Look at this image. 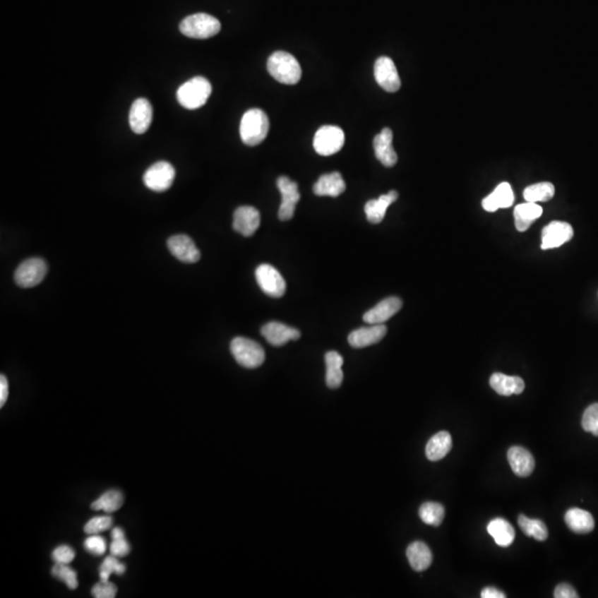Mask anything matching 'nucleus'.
<instances>
[{
  "mask_svg": "<svg viewBox=\"0 0 598 598\" xmlns=\"http://www.w3.org/2000/svg\"><path fill=\"white\" fill-rule=\"evenodd\" d=\"M112 518L109 515L95 516L85 524V532L87 534H100L108 531L112 527Z\"/></svg>",
  "mask_w": 598,
  "mask_h": 598,
  "instance_id": "obj_39",
  "label": "nucleus"
},
{
  "mask_svg": "<svg viewBox=\"0 0 598 598\" xmlns=\"http://www.w3.org/2000/svg\"><path fill=\"white\" fill-rule=\"evenodd\" d=\"M326 361V383L330 389L340 387L344 381V373L342 367L344 365V358L337 352H328L325 356Z\"/></svg>",
  "mask_w": 598,
  "mask_h": 598,
  "instance_id": "obj_30",
  "label": "nucleus"
},
{
  "mask_svg": "<svg viewBox=\"0 0 598 598\" xmlns=\"http://www.w3.org/2000/svg\"><path fill=\"white\" fill-rule=\"evenodd\" d=\"M555 598H578V592L570 584H560L554 591Z\"/></svg>",
  "mask_w": 598,
  "mask_h": 598,
  "instance_id": "obj_43",
  "label": "nucleus"
},
{
  "mask_svg": "<svg viewBox=\"0 0 598 598\" xmlns=\"http://www.w3.org/2000/svg\"><path fill=\"white\" fill-rule=\"evenodd\" d=\"M261 333L268 344L275 347L284 346L288 342L301 338V331L298 329L277 321H270L264 325L261 329Z\"/></svg>",
  "mask_w": 598,
  "mask_h": 598,
  "instance_id": "obj_16",
  "label": "nucleus"
},
{
  "mask_svg": "<svg viewBox=\"0 0 598 598\" xmlns=\"http://www.w3.org/2000/svg\"><path fill=\"white\" fill-rule=\"evenodd\" d=\"M124 573H126V565L124 563H121L118 560V557L113 556V555L107 557L106 560L103 561L100 566V570H99L100 580H103V582L109 580V578H110L112 574L124 575Z\"/></svg>",
  "mask_w": 598,
  "mask_h": 598,
  "instance_id": "obj_36",
  "label": "nucleus"
},
{
  "mask_svg": "<svg viewBox=\"0 0 598 598\" xmlns=\"http://www.w3.org/2000/svg\"><path fill=\"white\" fill-rule=\"evenodd\" d=\"M481 597L482 598H506V595L503 592L498 591V588L486 587L481 592Z\"/></svg>",
  "mask_w": 598,
  "mask_h": 598,
  "instance_id": "obj_45",
  "label": "nucleus"
},
{
  "mask_svg": "<svg viewBox=\"0 0 598 598\" xmlns=\"http://www.w3.org/2000/svg\"><path fill=\"white\" fill-rule=\"evenodd\" d=\"M401 307L402 301L400 298H385L364 315V321L369 325L385 324V321H389L400 311Z\"/></svg>",
  "mask_w": 598,
  "mask_h": 598,
  "instance_id": "obj_18",
  "label": "nucleus"
},
{
  "mask_svg": "<svg viewBox=\"0 0 598 598\" xmlns=\"http://www.w3.org/2000/svg\"><path fill=\"white\" fill-rule=\"evenodd\" d=\"M167 247L173 256L186 264H194L201 258V252L196 243L186 235H175L169 237Z\"/></svg>",
  "mask_w": 598,
  "mask_h": 598,
  "instance_id": "obj_13",
  "label": "nucleus"
},
{
  "mask_svg": "<svg viewBox=\"0 0 598 598\" xmlns=\"http://www.w3.org/2000/svg\"><path fill=\"white\" fill-rule=\"evenodd\" d=\"M175 169L167 161H160L151 165L143 175L144 185L155 192H165L172 186Z\"/></svg>",
  "mask_w": 598,
  "mask_h": 598,
  "instance_id": "obj_8",
  "label": "nucleus"
},
{
  "mask_svg": "<svg viewBox=\"0 0 598 598\" xmlns=\"http://www.w3.org/2000/svg\"><path fill=\"white\" fill-rule=\"evenodd\" d=\"M574 231L566 222L554 221L545 226L542 232V249H552L562 246L572 239Z\"/></svg>",
  "mask_w": 598,
  "mask_h": 598,
  "instance_id": "obj_12",
  "label": "nucleus"
},
{
  "mask_svg": "<svg viewBox=\"0 0 598 598\" xmlns=\"http://www.w3.org/2000/svg\"><path fill=\"white\" fill-rule=\"evenodd\" d=\"M375 79L378 85L387 92H397L401 87V80L395 62L389 56H381L375 62Z\"/></svg>",
  "mask_w": 598,
  "mask_h": 598,
  "instance_id": "obj_11",
  "label": "nucleus"
},
{
  "mask_svg": "<svg viewBox=\"0 0 598 598\" xmlns=\"http://www.w3.org/2000/svg\"><path fill=\"white\" fill-rule=\"evenodd\" d=\"M582 428L584 431L598 436V403H593L584 411Z\"/></svg>",
  "mask_w": 598,
  "mask_h": 598,
  "instance_id": "obj_38",
  "label": "nucleus"
},
{
  "mask_svg": "<svg viewBox=\"0 0 598 598\" xmlns=\"http://www.w3.org/2000/svg\"><path fill=\"white\" fill-rule=\"evenodd\" d=\"M268 70L270 75L284 85H296L301 78V68L293 54L276 52L268 58Z\"/></svg>",
  "mask_w": 598,
  "mask_h": 598,
  "instance_id": "obj_3",
  "label": "nucleus"
},
{
  "mask_svg": "<svg viewBox=\"0 0 598 598\" xmlns=\"http://www.w3.org/2000/svg\"><path fill=\"white\" fill-rule=\"evenodd\" d=\"M489 534L496 541V544L501 547H508L512 545L515 539V531L511 524L506 520L496 518L492 520L486 527Z\"/></svg>",
  "mask_w": 598,
  "mask_h": 598,
  "instance_id": "obj_28",
  "label": "nucleus"
},
{
  "mask_svg": "<svg viewBox=\"0 0 598 598\" xmlns=\"http://www.w3.org/2000/svg\"><path fill=\"white\" fill-rule=\"evenodd\" d=\"M48 265L42 258L32 257L19 265L16 270L15 282L23 288H31L39 285L46 277Z\"/></svg>",
  "mask_w": 598,
  "mask_h": 598,
  "instance_id": "obj_7",
  "label": "nucleus"
},
{
  "mask_svg": "<svg viewBox=\"0 0 598 598\" xmlns=\"http://www.w3.org/2000/svg\"><path fill=\"white\" fill-rule=\"evenodd\" d=\"M91 593L95 598H113L116 597V593H118V587H116V584L111 583L109 580H107V582L100 580L99 583L93 586Z\"/></svg>",
  "mask_w": 598,
  "mask_h": 598,
  "instance_id": "obj_41",
  "label": "nucleus"
},
{
  "mask_svg": "<svg viewBox=\"0 0 598 598\" xmlns=\"http://www.w3.org/2000/svg\"><path fill=\"white\" fill-rule=\"evenodd\" d=\"M261 225V214L253 206H241L234 212L233 229L243 237H252Z\"/></svg>",
  "mask_w": 598,
  "mask_h": 598,
  "instance_id": "obj_14",
  "label": "nucleus"
},
{
  "mask_svg": "<svg viewBox=\"0 0 598 598\" xmlns=\"http://www.w3.org/2000/svg\"><path fill=\"white\" fill-rule=\"evenodd\" d=\"M543 208L537 203L527 202L520 204L514 208V223L516 229L519 232H525L530 229V226L541 217Z\"/></svg>",
  "mask_w": 598,
  "mask_h": 598,
  "instance_id": "obj_27",
  "label": "nucleus"
},
{
  "mask_svg": "<svg viewBox=\"0 0 598 598\" xmlns=\"http://www.w3.org/2000/svg\"><path fill=\"white\" fill-rule=\"evenodd\" d=\"M451 449V434L447 431L438 432L426 443V455L430 461H439L443 459Z\"/></svg>",
  "mask_w": 598,
  "mask_h": 598,
  "instance_id": "obj_29",
  "label": "nucleus"
},
{
  "mask_svg": "<svg viewBox=\"0 0 598 598\" xmlns=\"http://www.w3.org/2000/svg\"><path fill=\"white\" fill-rule=\"evenodd\" d=\"M85 549L95 556H101L107 551L106 539L99 534L90 535L85 541Z\"/></svg>",
  "mask_w": 598,
  "mask_h": 598,
  "instance_id": "obj_40",
  "label": "nucleus"
},
{
  "mask_svg": "<svg viewBox=\"0 0 598 598\" xmlns=\"http://www.w3.org/2000/svg\"><path fill=\"white\" fill-rule=\"evenodd\" d=\"M270 131V120L261 109H251L241 116L239 134L243 143L255 147L262 143Z\"/></svg>",
  "mask_w": 598,
  "mask_h": 598,
  "instance_id": "obj_1",
  "label": "nucleus"
},
{
  "mask_svg": "<svg viewBox=\"0 0 598 598\" xmlns=\"http://www.w3.org/2000/svg\"><path fill=\"white\" fill-rule=\"evenodd\" d=\"M565 523L568 529L578 534H587L595 527V521L590 512L582 508H572L565 514Z\"/></svg>",
  "mask_w": 598,
  "mask_h": 598,
  "instance_id": "obj_25",
  "label": "nucleus"
},
{
  "mask_svg": "<svg viewBox=\"0 0 598 598\" xmlns=\"http://www.w3.org/2000/svg\"><path fill=\"white\" fill-rule=\"evenodd\" d=\"M393 131L389 128H383L373 139L376 157L387 167H393L398 161V155L393 147Z\"/></svg>",
  "mask_w": 598,
  "mask_h": 598,
  "instance_id": "obj_20",
  "label": "nucleus"
},
{
  "mask_svg": "<svg viewBox=\"0 0 598 598\" xmlns=\"http://www.w3.org/2000/svg\"><path fill=\"white\" fill-rule=\"evenodd\" d=\"M111 537H112V543L110 545L111 555L121 558V557H126V555L130 554L131 547L126 541L124 530L120 529V527H114L111 532Z\"/></svg>",
  "mask_w": 598,
  "mask_h": 598,
  "instance_id": "obj_35",
  "label": "nucleus"
},
{
  "mask_svg": "<svg viewBox=\"0 0 598 598\" xmlns=\"http://www.w3.org/2000/svg\"><path fill=\"white\" fill-rule=\"evenodd\" d=\"M233 357L241 367L255 369L265 361L264 348L258 342L244 337H237L231 342Z\"/></svg>",
  "mask_w": 598,
  "mask_h": 598,
  "instance_id": "obj_5",
  "label": "nucleus"
},
{
  "mask_svg": "<svg viewBox=\"0 0 598 598\" xmlns=\"http://www.w3.org/2000/svg\"><path fill=\"white\" fill-rule=\"evenodd\" d=\"M444 508L442 504L436 502H426L419 508V516L424 523L432 527H439L443 522Z\"/></svg>",
  "mask_w": 598,
  "mask_h": 598,
  "instance_id": "obj_34",
  "label": "nucleus"
},
{
  "mask_svg": "<svg viewBox=\"0 0 598 598\" xmlns=\"http://www.w3.org/2000/svg\"><path fill=\"white\" fill-rule=\"evenodd\" d=\"M212 85L206 78L194 77L183 83L177 91V102L188 110L203 107L211 97Z\"/></svg>",
  "mask_w": 598,
  "mask_h": 598,
  "instance_id": "obj_2",
  "label": "nucleus"
},
{
  "mask_svg": "<svg viewBox=\"0 0 598 598\" xmlns=\"http://www.w3.org/2000/svg\"><path fill=\"white\" fill-rule=\"evenodd\" d=\"M124 494L118 490H110L104 493L98 500L91 504V508L95 511H103L110 514L120 510L124 504Z\"/></svg>",
  "mask_w": 598,
  "mask_h": 598,
  "instance_id": "obj_31",
  "label": "nucleus"
},
{
  "mask_svg": "<svg viewBox=\"0 0 598 598\" xmlns=\"http://www.w3.org/2000/svg\"><path fill=\"white\" fill-rule=\"evenodd\" d=\"M407 557H408L411 568L416 572H424V570H428L430 565L432 564V560H433L431 549L426 543L420 542V541H417V542L411 543L409 545L408 549H407Z\"/></svg>",
  "mask_w": 598,
  "mask_h": 598,
  "instance_id": "obj_26",
  "label": "nucleus"
},
{
  "mask_svg": "<svg viewBox=\"0 0 598 598\" xmlns=\"http://www.w3.org/2000/svg\"><path fill=\"white\" fill-rule=\"evenodd\" d=\"M313 193L318 196L337 198L346 190V183L339 172L321 175L313 185Z\"/></svg>",
  "mask_w": 598,
  "mask_h": 598,
  "instance_id": "obj_23",
  "label": "nucleus"
},
{
  "mask_svg": "<svg viewBox=\"0 0 598 598\" xmlns=\"http://www.w3.org/2000/svg\"><path fill=\"white\" fill-rule=\"evenodd\" d=\"M519 527L524 534L534 537L537 541L544 542L549 537L546 525L541 520L529 519L527 516L521 514L519 516Z\"/></svg>",
  "mask_w": 598,
  "mask_h": 598,
  "instance_id": "obj_32",
  "label": "nucleus"
},
{
  "mask_svg": "<svg viewBox=\"0 0 598 598\" xmlns=\"http://www.w3.org/2000/svg\"><path fill=\"white\" fill-rule=\"evenodd\" d=\"M52 575L62 580L68 588L76 590L78 587L77 573L70 568L69 564H56L52 568Z\"/></svg>",
  "mask_w": 598,
  "mask_h": 598,
  "instance_id": "obj_37",
  "label": "nucleus"
},
{
  "mask_svg": "<svg viewBox=\"0 0 598 598\" xmlns=\"http://www.w3.org/2000/svg\"><path fill=\"white\" fill-rule=\"evenodd\" d=\"M514 202V193L508 182L501 183L490 196L483 198L482 206L486 212H496L498 208H508Z\"/></svg>",
  "mask_w": 598,
  "mask_h": 598,
  "instance_id": "obj_22",
  "label": "nucleus"
},
{
  "mask_svg": "<svg viewBox=\"0 0 598 598\" xmlns=\"http://www.w3.org/2000/svg\"><path fill=\"white\" fill-rule=\"evenodd\" d=\"M344 144V131L336 126H321L313 138V149L323 157L336 155Z\"/></svg>",
  "mask_w": 598,
  "mask_h": 598,
  "instance_id": "obj_6",
  "label": "nucleus"
},
{
  "mask_svg": "<svg viewBox=\"0 0 598 598\" xmlns=\"http://www.w3.org/2000/svg\"><path fill=\"white\" fill-rule=\"evenodd\" d=\"M555 194L554 185L549 182L537 183V184L530 185L524 190V198L527 202H547L552 200Z\"/></svg>",
  "mask_w": 598,
  "mask_h": 598,
  "instance_id": "obj_33",
  "label": "nucleus"
},
{
  "mask_svg": "<svg viewBox=\"0 0 598 598\" xmlns=\"http://www.w3.org/2000/svg\"><path fill=\"white\" fill-rule=\"evenodd\" d=\"M221 30V23L213 16L200 13L189 16L180 23L181 34L189 38L208 39Z\"/></svg>",
  "mask_w": 598,
  "mask_h": 598,
  "instance_id": "obj_4",
  "label": "nucleus"
},
{
  "mask_svg": "<svg viewBox=\"0 0 598 598\" xmlns=\"http://www.w3.org/2000/svg\"><path fill=\"white\" fill-rule=\"evenodd\" d=\"M508 460L511 465L512 471L520 478H527L534 471V458L525 448L519 447V445L510 448L508 452Z\"/></svg>",
  "mask_w": 598,
  "mask_h": 598,
  "instance_id": "obj_19",
  "label": "nucleus"
},
{
  "mask_svg": "<svg viewBox=\"0 0 598 598\" xmlns=\"http://www.w3.org/2000/svg\"><path fill=\"white\" fill-rule=\"evenodd\" d=\"M398 196L397 191H390L376 200L368 201L365 205V213L368 221L373 224L381 223L385 218L388 208L398 200Z\"/></svg>",
  "mask_w": 598,
  "mask_h": 598,
  "instance_id": "obj_24",
  "label": "nucleus"
},
{
  "mask_svg": "<svg viewBox=\"0 0 598 598\" xmlns=\"http://www.w3.org/2000/svg\"><path fill=\"white\" fill-rule=\"evenodd\" d=\"M257 284L266 295L280 298L286 292V282L282 274L270 264H262L255 272Z\"/></svg>",
  "mask_w": 598,
  "mask_h": 598,
  "instance_id": "obj_9",
  "label": "nucleus"
},
{
  "mask_svg": "<svg viewBox=\"0 0 598 598\" xmlns=\"http://www.w3.org/2000/svg\"><path fill=\"white\" fill-rule=\"evenodd\" d=\"M387 327L383 324L370 325L368 327L356 329L348 336V342L354 348H365L373 346L383 340L387 335Z\"/></svg>",
  "mask_w": 598,
  "mask_h": 598,
  "instance_id": "obj_17",
  "label": "nucleus"
},
{
  "mask_svg": "<svg viewBox=\"0 0 598 598\" xmlns=\"http://www.w3.org/2000/svg\"><path fill=\"white\" fill-rule=\"evenodd\" d=\"M9 395V385L5 376H0V407H4Z\"/></svg>",
  "mask_w": 598,
  "mask_h": 598,
  "instance_id": "obj_44",
  "label": "nucleus"
},
{
  "mask_svg": "<svg viewBox=\"0 0 598 598\" xmlns=\"http://www.w3.org/2000/svg\"><path fill=\"white\" fill-rule=\"evenodd\" d=\"M490 385L493 390L500 395L510 397L512 395H521L525 388L522 378L518 376H508L504 373H493L490 378Z\"/></svg>",
  "mask_w": 598,
  "mask_h": 598,
  "instance_id": "obj_21",
  "label": "nucleus"
},
{
  "mask_svg": "<svg viewBox=\"0 0 598 598\" xmlns=\"http://www.w3.org/2000/svg\"><path fill=\"white\" fill-rule=\"evenodd\" d=\"M76 552L72 547L68 545H61L56 547L52 553V560L56 564H70L72 561L75 560Z\"/></svg>",
  "mask_w": 598,
  "mask_h": 598,
  "instance_id": "obj_42",
  "label": "nucleus"
},
{
  "mask_svg": "<svg viewBox=\"0 0 598 598\" xmlns=\"http://www.w3.org/2000/svg\"><path fill=\"white\" fill-rule=\"evenodd\" d=\"M277 188L282 194L278 217L280 221H289L294 217L296 205L301 198L297 183L290 180L289 177H280L277 179Z\"/></svg>",
  "mask_w": 598,
  "mask_h": 598,
  "instance_id": "obj_10",
  "label": "nucleus"
},
{
  "mask_svg": "<svg viewBox=\"0 0 598 598\" xmlns=\"http://www.w3.org/2000/svg\"><path fill=\"white\" fill-rule=\"evenodd\" d=\"M152 118H153V109L149 100L139 98L132 103L130 114H128V122L134 133H145L151 126Z\"/></svg>",
  "mask_w": 598,
  "mask_h": 598,
  "instance_id": "obj_15",
  "label": "nucleus"
}]
</instances>
